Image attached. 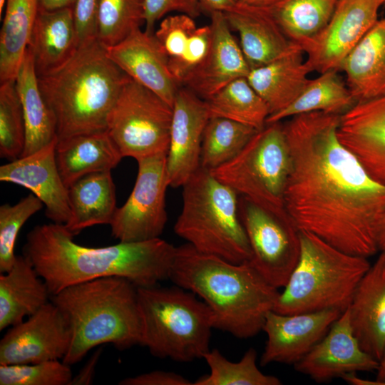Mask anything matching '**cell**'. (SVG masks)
Here are the masks:
<instances>
[{
	"mask_svg": "<svg viewBox=\"0 0 385 385\" xmlns=\"http://www.w3.org/2000/svg\"><path fill=\"white\" fill-rule=\"evenodd\" d=\"M340 117L311 112L283 124L292 158L284 207L299 231L368 258L379 252L376 228L385 210V184L341 143Z\"/></svg>",
	"mask_w": 385,
	"mask_h": 385,
	"instance_id": "cell-1",
	"label": "cell"
},
{
	"mask_svg": "<svg viewBox=\"0 0 385 385\" xmlns=\"http://www.w3.org/2000/svg\"><path fill=\"white\" fill-rule=\"evenodd\" d=\"M64 225L35 226L26 235L23 255L46 282L51 295L71 285L101 277L125 278L137 287L169 279L176 247L158 237L89 247L73 240Z\"/></svg>",
	"mask_w": 385,
	"mask_h": 385,
	"instance_id": "cell-2",
	"label": "cell"
},
{
	"mask_svg": "<svg viewBox=\"0 0 385 385\" xmlns=\"http://www.w3.org/2000/svg\"><path fill=\"white\" fill-rule=\"evenodd\" d=\"M169 279L203 300L215 329L240 339L262 331L279 294L250 261L232 263L188 242L176 247Z\"/></svg>",
	"mask_w": 385,
	"mask_h": 385,
	"instance_id": "cell-3",
	"label": "cell"
},
{
	"mask_svg": "<svg viewBox=\"0 0 385 385\" xmlns=\"http://www.w3.org/2000/svg\"><path fill=\"white\" fill-rule=\"evenodd\" d=\"M127 77L97 38L81 43L66 62L38 76L56 120L58 140L106 131Z\"/></svg>",
	"mask_w": 385,
	"mask_h": 385,
	"instance_id": "cell-4",
	"label": "cell"
},
{
	"mask_svg": "<svg viewBox=\"0 0 385 385\" xmlns=\"http://www.w3.org/2000/svg\"><path fill=\"white\" fill-rule=\"evenodd\" d=\"M51 302L71 327V344L62 359L70 366L103 344L119 350L140 345L138 287L125 278L106 277L77 283L52 295Z\"/></svg>",
	"mask_w": 385,
	"mask_h": 385,
	"instance_id": "cell-5",
	"label": "cell"
},
{
	"mask_svg": "<svg viewBox=\"0 0 385 385\" xmlns=\"http://www.w3.org/2000/svg\"><path fill=\"white\" fill-rule=\"evenodd\" d=\"M300 254L273 311L291 314L338 309L350 304L371 267L368 258L343 252L313 233L299 231Z\"/></svg>",
	"mask_w": 385,
	"mask_h": 385,
	"instance_id": "cell-6",
	"label": "cell"
},
{
	"mask_svg": "<svg viewBox=\"0 0 385 385\" xmlns=\"http://www.w3.org/2000/svg\"><path fill=\"white\" fill-rule=\"evenodd\" d=\"M182 187L175 233L200 252L236 264L250 261L252 252L237 192L201 167Z\"/></svg>",
	"mask_w": 385,
	"mask_h": 385,
	"instance_id": "cell-7",
	"label": "cell"
},
{
	"mask_svg": "<svg viewBox=\"0 0 385 385\" xmlns=\"http://www.w3.org/2000/svg\"><path fill=\"white\" fill-rule=\"evenodd\" d=\"M142 322L140 345L152 355L179 362L202 359L214 329L208 306L175 285L138 287Z\"/></svg>",
	"mask_w": 385,
	"mask_h": 385,
	"instance_id": "cell-8",
	"label": "cell"
},
{
	"mask_svg": "<svg viewBox=\"0 0 385 385\" xmlns=\"http://www.w3.org/2000/svg\"><path fill=\"white\" fill-rule=\"evenodd\" d=\"M280 122L266 124L237 156L210 171L239 195L270 211L289 215L284 197L292 158Z\"/></svg>",
	"mask_w": 385,
	"mask_h": 385,
	"instance_id": "cell-9",
	"label": "cell"
},
{
	"mask_svg": "<svg viewBox=\"0 0 385 385\" xmlns=\"http://www.w3.org/2000/svg\"><path fill=\"white\" fill-rule=\"evenodd\" d=\"M173 107L127 77L107 119L106 131L123 157L136 160L168 153Z\"/></svg>",
	"mask_w": 385,
	"mask_h": 385,
	"instance_id": "cell-10",
	"label": "cell"
},
{
	"mask_svg": "<svg viewBox=\"0 0 385 385\" xmlns=\"http://www.w3.org/2000/svg\"><path fill=\"white\" fill-rule=\"evenodd\" d=\"M240 217L251 248L250 262L272 286L287 284L300 254L299 230L289 215L239 195Z\"/></svg>",
	"mask_w": 385,
	"mask_h": 385,
	"instance_id": "cell-11",
	"label": "cell"
},
{
	"mask_svg": "<svg viewBox=\"0 0 385 385\" xmlns=\"http://www.w3.org/2000/svg\"><path fill=\"white\" fill-rule=\"evenodd\" d=\"M167 154L137 160L138 175L126 202L117 207L110 223L119 242H140L160 237L168 220L165 193L169 185Z\"/></svg>",
	"mask_w": 385,
	"mask_h": 385,
	"instance_id": "cell-12",
	"label": "cell"
},
{
	"mask_svg": "<svg viewBox=\"0 0 385 385\" xmlns=\"http://www.w3.org/2000/svg\"><path fill=\"white\" fill-rule=\"evenodd\" d=\"M385 0H339L327 25L299 46L311 72L339 71L349 53L378 21Z\"/></svg>",
	"mask_w": 385,
	"mask_h": 385,
	"instance_id": "cell-13",
	"label": "cell"
},
{
	"mask_svg": "<svg viewBox=\"0 0 385 385\" xmlns=\"http://www.w3.org/2000/svg\"><path fill=\"white\" fill-rule=\"evenodd\" d=\"M71 341L68 319L54 303L48 302L4 335L0 341V364L63 359Z\"/></svg>",
	"mask_w": 385,
	"mask_h": 385,
	"instance_id": "cell-14",
	"label": "cell"
},
{
	"mask_svg": "<svg viewBox=\"0 0 385 385\" xmlns=\"http://www.w3.org/2000/svg\"><path fill=\"white\" fill-rule=\"evenodd\" d=\"M294 365L297 371L317 382H324L357 371H376L379 361L360 346L347 308L324 337Z\"/></svg>",
	"mask_w": 385,
	"mask_h": 385,
	"instance_id": "cell-15",
	"label": "cell"
},
{
	"mask_svg": "<svg viewBox=\"0 0 385 385\" xmlns=\"http://www.w3.org/2000/svg\"><path fill=\"white\" fill-rule=\"evenodd\" d=\"M342 313L338 309L291 314L270 311L262 329L267 339L261 365L296 364L324 337Z\"/></svg>",
	"mask_w": 385,
	"mask_h": 385,
	"instance_id": "cell-16",
	"label": "cell"
},
{
	"mask_svg": "<svg viewBox=\"0 0 385 385\" xmlns=\"http://www.w3.org/2000/svg\"><path fill=\"white\" fill-rule=\"evenodd\" d=\"M209 118L204 100L189 88L178 89L167 154L170 187H182L200 168L202 135Z\"/></svg>",
	"mask_w": 385,
	"mask_h": 385,
	"instance_id": "cell-17",
	"label": "cell"
},
{
	"mask_svg": "<svg viewBox=\"0 0 385 385\" xmlns=\"http://www.w3.org/2000/svg\"><path fill=\"white\" fill-rule=\"evenodd\" d=\"M58 138L37 151L0 167V180L24 187L46 207L53 223L66 225L71 218L68 188L60 175L56 160Z\"/></svg>",
	"mask_w": 385,
	"mask_h": 385,
	"instance_id": "cell-18",
	"label": "cell"
},
{
	"mask_svg": "<svg viewBox=\"0 0 385 385\" xmlns=\"http://www.w3.org/2000/svg\"><path fill=\"white\" fill-rule=\"evenodd\" d=\"M106 49L108 56L128 77L173 107L179 84L170 72L168 58L154 33L138 28L123 41Z\"/></svg>",
	"mask_w": 385,
	"mask_h": 385,
	"instance_id": "cell-19",
	"label": "cell"
},
{
	"mask_svg": "<svg viewBox=\"0 0 385 385\" xmlns=\"http://www.w3.org/2000/svg\"><path fill=\"white\" fill-rule=\"evenodd\" d=\"M210 16L212 31L210 48L202 61L183 83L204 100L235 79L247 77L250 71L224 13L214 11Z\"/></svg>",
	"mask_w": 385,
	"mask_h": 385,
	"instance_id": "cell-20",
	"label": "cell"
},
{
	"mask_svg": "<svg viewBox=\"0 0 385 385\" xmlns=\"http://www.w3.org/2000/svg\"><path fill=\"white\" fill-rule=\"evenodd\" d=\"M337 135L368 173L385 184V95L356 103L341 115Z\"/></svg>",
	"mask_w": 385,
	"mask_h": 385,
	"instance_id": "cell-21",
	"label": "cell"
},
{
	"mask_svg": "<svg viewBox=\"0 0 385 385\" xmlns=\"http://www.w3.org/2000/svg\"><path fill=\"white\" fill-rule=\"evenodd\" d=\"M250 68L263 66L290 51L297 43L284 33L270 7L237 2L224 13Z\"/></svg>",
	"mask_w": 385,
	"mask_h": 385,
	"instance_id": "cell-22",
	"label": "cell"
},
{
	"mask_svg": "<svg viewBox=\"0 0 385 385\" xmlns=\"http://www.w3.org/2000/svg\"><path fill=\"white\" fill-rule=\"evenodd\" d=\"M351 326L361 348L379 361L385 349V254L361 278L349 306Z\"/></svg>",
	"mask_w": 385,
	"mask_h": 385,
	"instance_id": "cell-23",
	"label": "cell"
},
{
	"mask_svg": "<svg viewBox=\"0 0 385 385\" xmlns=\"http://www.w3.org/2000/svg\"><path fill=\"white\" fill-rule=\"evenodd\" d=\"M310 73L304 53L297 43L277 58L250 69L247 79L267 103L271 115L298 98L310 80Z\"/></svg>",
	"mask_w": 385,
	"mask_h": 385,
	"instance_id": "cell-24",
	"label": "cell"
},
{
	"mask_svg": "<svg viewBox=\"0 0 385 385\" xmlns=\"http://www.w3.org/2000/svg\"><path fill=\"white\" fill-rule=\"evenodd\" d=\"M339 71L356 103L385 95V18L378 20L344 60Z\"/></svg>",
	"mask_w": 385,
	"mask_h": 385,
	"instance_id": "cell-25",
	"label": "cell"
},
{
	"mask_svg": "<svg viewBox=\"0 0 385 385\" xmlns=\"http://www.w3.org/2000/svg\"><path fill=\"white\" fill-rule=\"evenodd\" d=\"M155 36L168 58V65L178 84L202 61L210 46V24L198 27L194 19L178 14L165 17Z\"/></svg>",
	"mask_w": 385,
	"mask_h": 385,
	"instance_id": "cell-26",
	"label": "cell"
},
{
	"mask_svg": "<svg viewBox=\"0 0 385 385\" xmlns=\"http://www.w3.org/2000/svg\"><path fill=\"white\" fill-rule=\"evenodd\" d=\"M123 158L106 130L58 140L56 147L57 167L67 188L86 175L111 171Z\"/></svg>",
	"mask_w": 385,
	"mask_h": 385,
	"instance_id": "cell-27",
	"label": "cell"
},
{
	"mask_svg": "<svg viewBox=\"0 0 385 385\" xmlns=\"http://www.w3.org/2000/svg\"><path fill=\"white\" fill-rule=\"evenodd\" d=\"M51 293L29 260L17 255L11 268L0 274V330L36 313Z\"/></svg>",
	"mask_w": 385,
	"mask_h": 385,
	"instance_id": "cell-28",
	"label": "cell"
},
{
	"mask_svg": "<svg viewBox=\"0 0 385 385\" xmlns=\"http://www.w3.org/2000/svg\"><path fill=\"white\" fill-rule=\"evenodd\" d=\"M79 45L73 8L38 10L29 45L38 76L63 64Z\"/></svg>",
	"mask_w": 385,
	"mask_h": 385,
	"instance_id": "cell-29",
	"label": "cell"
},
{
	"mask_svg": "<svg viewBox=\"0 0 385 385\" xmlns=\"http://www.w3.org/2000/svg\"><path fill=\"white\" fill-rule=\"evenodd\" d=\"M25 123L22 156L31 154L58 138L54 115L39 87L33 53L28 46L16 80Z\"/></svg>",
	"mask_w": 385,
	"mask_h": 385,
	"instance_id": "cell-30",
	"label": "cell"
},
{
	"mask_svg": "<svg viewBox=\"0 0 385 385\" xmlns=\"http://www.w3.org/2000/svg\"><path fill=\"white\" fill-rule=\"evenodd\" d=\"M71 218L64 225L73 235L96 225H110L117 209L111 171L86 175L68 188Z\"/></svg>",
	"mask_w": 385,
	"mask_h": 385,
	"instance_id": "cell-31",
	"label": "cell"
},
{
	"mask_svg": "<svg viewBox=\"0 0 385 385\" xmlns=\"http://www.w3.org/2000/svg\"><path fill=\"white\" fill-rule=\"evenodd\" d=\"M38 12V0H6L0 32L1 83L16 80Z\"/></svg>",
	"mask_w": 385,
	"mask_h": 385,
	"instance_id": "cell-32",
	"label": "cell"
},
{
	"mask_svg": "<svg viewBox=\"0 0 385 385\" xmlns=\"http://www.w3.org/2000/svg\"><path fill=\"white\" fill-rule=\"evenodd\" d=\"M339 71H328L310 79L298 98L286 108L270 115L266 123L311 112L342 115L349 111L356 102Z\"/></svg>",
	"mask_w": 385,
	"mask_h": 385,
	"instance_id": "cell-33",
	"label": "cell"
},
{
	"mask_svg": "<svg viewBox=\"0 0 385 385\" xmlns=\"http://www.w3.org/2000/svg\"><path fill=\"white\" fill-rule=\"evenodd\" d=\"M211 117H221L262 130L270 110L247 77L231 81L210 98L204 100Z\"/></svg>",
	"mask_w": 385,
	"mask_h": 385,
	"instance_id": "cell-34",
	"label": "cell"
},
{
	"mask_svg": "<svg viewBox=\"0 0 385 385\" xmlns=\"http://www.w3.org/2000/svg\"><path fill=\"white\" fill-rule=\"evenodd\" d=\"M339 1L282 0L269 7L287 36L299 45L327 25Z\"/></svg>",
	"mask_w": 385,
	"mask_h": 385,
	"instance_id": "cell-35",
	"label": "cell"
},
{
	"mask_svg": "<svg viewBox=\"0 0 385 385\" xmlns=\"http://www.w3.org/2000/svg\"><path fill=\"white\" fill-rule=\"evenodd\" d=\"M257 131L225 118H210L202 135L200 167L212 170L230 161Z\"/></svg>",
	"mask_w": 385,
	"mask_h": 385,
	"instance_id": "cell-36",
	"label": "cell"
},
{
	"mask_svg": "<svg viewBox=\"0 0 385 385\" xmlns=\"http://www.w3.org/2000/svg\"><path fill=\"white\" fill-rule=\"evenodd\" d=\"M257 351L249 349L238 362L227 359L217 349L204 356L210 373L195 381V385H280L276 376L263 374L257 365Z\"/></svg>",
	"mask_w": 385,
	"mask_h": 385,
	"instance_id": "cell-37",
	"label": "cell"
},
{
	"mask_svg": "<svg viewBox=\"0 0 385 385\" xmlns=\"http://www.w3.org/2000/svg\"><path fill=\"white\" fill-rule=\"evenodd\" d=\"M143 23L142 0H99L96 38L105 47L118 43Z\"/></svg>",
	"mask_w": 385,
	"mask_h": 385,
	"instance_id": "cell-38",
	"label": "cell"
},
{
	"mask_svg": "<svg viewBox=\"0 0 385 385\" xmlns=\"http://www.w3.org/2000/svg\"><path fill=\"white\" fill-rule=\"evenodd\" d=\"M25 145V123L15 81L0 86V155L10 161L21 157Z\"/></svg>",
	"mask_w": 385,
	"mask_h": 385,
	"instance_id": "cell-39",
	"label": "cell"
},
{
	"mask_svg": "<svg viewBox=\"0 0 385 385\" xmlns=\"http://www.w3.org/2000/svg\"><path fill=\"white\" fill-rule=\"evenodd\" d=\"M43 203L31 193L14 205L0 207V273L9 271L16 255L14 247L17 235L24 223L43 207Z\"/></svg>",
	"mask_w": 385,
	"mask_h": 385,
	"instance_id": "cell-40",
	"label": "cell"
},
{
	"mask_svg": "<svg viewBox=\"0 0 385 385\" xmlns=\"http://www.w3.org/2000/svg\"><path fill=\"white\" fill-rule=\"evenodd\" d=\"M72 378L71 366L59 360L0 364V385H69Z\"/></svg>",
	"mask_w": 385,
	"mask_h": 385,
	"instance_id": "cell-41",
	"label": "cell"
},
{
	"mask_svg": "<svg viewBox=\"0 0 385 385\" xmlns=\"http://www.w3.org/2000/svg\"><path fill=\"white\" fill-rule=\"evenodd\" d=\"M143 17L148 33L153 34L155 23L173 11L193 19L202 11L200 0H142Z\"/></svg>",
	"mask_w": 385,
	"mask_h": 385,
	"instance_id": "cell-42",
	"label": "cell"
},
{
	"mask_svg": "<svg viewBox=\"0 0 385 385\" xmlns=\"http://www.w3.org/2000/svg\"><path fill=\"white\" fill-rule=\"evenodd\" d=\"M99 0H76L73 7L80 44L96 38Z\"/></svg>",
	"mask_w": 385,
	"mask_h": 385,
	"instance_id": "cell-43",
	"label": "cell"
},
{
	"mask_svg": "<svg viewBox=\"0 0 385 385\" xmlns=\"http://www.w3.org/2000/svg\"><path fill=\"white\" fill-rule=\"evenodd\" d=\"M120 385H191L192 382L172 371H152L121 380Z\"/></svg>",
	"mask_w": 385,
	"mask_h": 385,
	"instance_id": "cell-44",
	"label": "cell"
},
{
	"mask_svg": "<svg viewBox=\"0 0 385 385\" xmlns=\"http://www.w3.org/2000/svg\"><path fill=\"white\" fill-rule=\"evenodd\" d=\"M101 354V349H97L85 364L78 374L73 376L69 385H88L93 382L96 367Z\"/></svg>",
	"mask_w": 385,
	"mask_h": 385,
	"instance_id": "cell-45",
	"label": "cell"
},
{
	"mask_svg": "<svg viewBox=\"0 0 385 385\" xmlns=\"http://www.w3.org/2000/svg\"><path fill=\"white\" fill-rule=\"evenodd\" d=\"M202 11L209 14L214 11L226 12L232 9L238 0H200Z\"/></svg>",
	"mask_w": 385,
	"mask_h": 385,
	"instance_id": "cell-46",
	"label": "cell"
},
{
	"mask_svg": "<svg viewBox=\"0 0 385 385\" xmlns=\"http://www.w3.org/2000/svg\"><path fill=\"white\" fill-rule=\"evenodd\" d=\"M38 10L51 11L65 8H73L76 0H38Z\"/></svg>",
	"mask_w": 385,
	"mask_h": 385,
	"instance_id": "cell-47",
	"label": "cell"
},
{
	"mask_svg": "<svg viewBox=\"0 0 385 385\" xmlns=\"http://www.w3.org/2000/svg\"><path fill=\"white\" fill-rule=\"evenodd\" d=\"M376 242L379 252L385 254V210L377 225Z\"/></svg>",
	"mask_w": 385,
	"mask_h": 385,
	"instance_id": "cell-48",
	"label": "cell"
},
{
	"mask_svg": "<svg viewBox=\"0 0 385 385\" xmlns=\"http://www.w3.org/2000/svg\"><path fill=\"white\" fill-rule=\"evenodd\" d=\"M374 384L385 385V349L379 361V366L376 369V379L374 381Z\"/></svg>",
	"mask_w": 385,
	"mask_h": 385,
	"instance_id": "cell-49",
	"label": "cell"
},
{
	"mask_svg": "<svg viewBox=\"0 0 385 385\" xmlns=\"http://www.w3.org/2000/svg\"><path fill=\"white\" fill-rule=\"evenodd\" d=\"M282 0H238L239 2L248 5L269 7L272 6Z\"/></svg>",
	"mask_w": 385,
	"mask_h": 385,
	"instance_id": "cell-50",
	"label": "cell"
},
{
	"mask_svg": "<svg viewBox=\"0 0 385 385\" xmlns=\"http://www.w3.org/2000/svg\"><path fill=\"white\" fill-rule=\"evenodd\" d=\"M5 4H6V0H0V18L1 19L2 11L4 8Z\"/></svg>",
	"mask_w": 385,
	"mask_h": 385,
	"instance_id": "cell-51",
	"label": "cell"
}]
</instances>
